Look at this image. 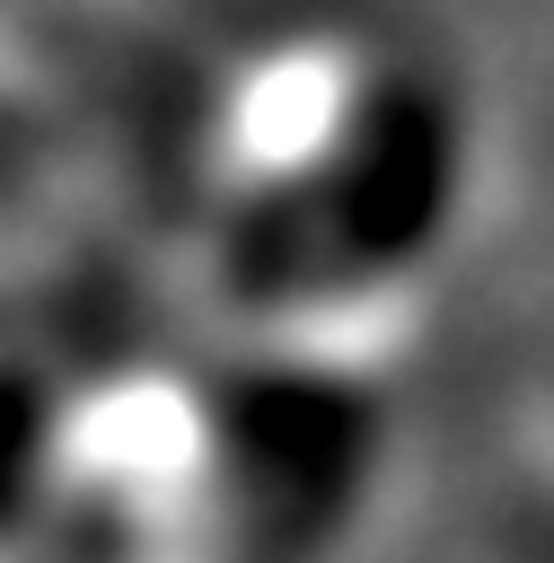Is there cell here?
Returning <instances> with one entry per match:
<instances>
[{"instance_id":"1","label":"cell","mask_w":554,"mask_h":563,"mask_svg":"<svg viewBox=\"0 0 554 563\" xmlns=\"http://www.w3.org/2000/svg\"><path fill=\"white\" fill-rule=\"evenodd\" d=\"M457 106L422 70H369L317 158L264 202L273 238L237 246V282L255 299H290L334 273H405L457 202Z\"/></svg>"}]
</instances>
